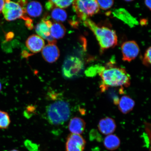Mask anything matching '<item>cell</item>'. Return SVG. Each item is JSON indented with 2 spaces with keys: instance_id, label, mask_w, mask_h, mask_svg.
<instances>
[{
  "instance_id": "cell-1",
  "label": "cell",
  "mask_w": 151,
  "mask_h": 151,
  "mask_svg": "<svg viewBox=\"0 0 151 151\" xmlns=\"http://www.w3.org/2000/svg\"><path fill=\"white\" fill-rule=\"evenodd\" d=\"M97 73L101 80L100 88L102 91L110 87H127L131 83L130 76L125 70L113 65L111 62L106 67L98 66Z\"/></svg>"
},
{
  "instance_id": "cell-2",
  "label": "cell",
  "mask_w": 151,
  "mask_h": 151,
  "mask_svg": "<svg viewBox=\"0 0 151 151\" xmlns=\"http://www.w3.org/2000/svg\"><path fill=\"white\" fill-rule=\"evenodd\" d=\"M84 24L95 35L101 51L113 48L117 44V36L114 30L104 26L99 27L89 19L84 21Z\"/></svg>"
},
{
  "instance_id": "cell-3",
  "label": "cell",
  "mask_w": 151,
  "mask_h": 151,
  "mask_svg": "<svg viewBox=\"0 0 151 151\" xmlns=\"http://www.w3.org/2000/svg\"><path fill=\"white\" fill-rule=\"evenodd\" d=\"M46 113L47 119L50 124L60 125L69 119L70 110L67 102L59 101L49 105L46 109Z\"/></svg>"
},
{
  "instance_id": "cell-4",
  "label": "cell",
  "mask_w": 151,
  "mask_h": 151,
  "mask_svg": "<svg viewBox=\"0 0 151 151\" xmlns=\"http://www.w3.org/2000/svg\"><path fill=\"white\" fill-rule=\"evenodd\" d=\"M73 10L78 17L83 21L97 14L99 10L97 1L78 0L73 1Z\"/></svg>"
},
{
  "instance_id": "cell-5",
  "label": "cell",
  "mask_w": 151,
  "mask_h": 151,
  "mask_svg": "<svg viewBox=\"0 0 151 151\" xmlns=\"http://www.w3.org/2000/svg\"><path fill=\"white\" fill-rule=\"evenodd\" d=\"M84 67L83 62L80 58L74 56H68L62 65V75L67 79L76 78L81 75Z\"/></svg>"
},
{
  "instance_id": "cell-6",
  "label": "cell",
  "mask_w": 151,
  "mask_h": 151,
  "mask_svg": "<svg viewBox=\"0 0 151 151\" xmlns=\"http://www.w3.org/2000/svg\"><path fill=\"white\" fill-rule=\"evenodd\" d=\"M2 12L5 19L8 21L18 19H22L26 21L30 19L24 15L26 14L25 10L19 3L10 1H5Z\"/></svg>"
},
{
  "instance_id": "cell-7",
  "label": "cell",
  "mask_w": 151,
  "mask_h": 151,
  "mask_svg": "<svg viewBox=\"0 0 151 151\" xmlns=\"http://www.w3.org/2000/svg\"><path fill=\"white\" fill-rule=\"evenodd\" d=\"M122 60L124 61L131 62L138 55L139 49L135 41H129L123 43L122 46Z\"/></svg>"
},
{
  "instance_id": "cell-8",
  "label": "cell",
  "mask_w": 151,
  "mask_h": 151,
  "mask_svg": "<svg viewBox=\"0 0 151 151\" xmlns=\"http://www.w3.org/2000/svg\"><path fill=\"white\" fill-rule=\"evenodd\" d=\"M86 143V141L82 136L71 133L67 138L66 151H84Z\"/></svg>"
},
{
  "instance_id": "cell-9",
  "label": "cell",
  "mask_w": 151,
  "mask_h": 151,
  "mask_svg": "<svg viewBox=\"0 0 151 151\" xmlns=\"http://www.w3.org/2000/svg\"><path fill=\"white\" fill-rule=\"evenodd\" d=\"M52 24V22L50 20L43 19L36 26L35 31L40 37L48 41L49 44L55 45L56 41L50 33Z\"/></svg>"
},
{
  "instance_id": "cell-10",
  "label": "cell",
  "mask_w": 151,
  "mask_h": 151,
  "mask_svg": "<svg viewBox=\"0 0 151 151\" xmlns=\"http://www.w3.org/2000/svg\"><path fill=\"white\" fill-rule=\"evenodd\" d=\"M42 54L45 61L50 63H53L60 56V51L55 44H49L42 50Z\"/></svg>"
},
{
  "instance_id": "cell-11",
  "label": "cell",
  "mask_w": 151,
  "mask_h": 151,
  "mask_svg": "<svg viewBox=\"0 0 151 151\" xmlns=\"http://www.w3.org/2000/svg\"><path fill=\"white\" fill-rule=\"evenodd\" d=\"M26 46L30 51L34 53L40 52L45 47V41L42 38L37 35L28 37L26 42Z\"/></svg>"
},
{
  "instance_id": "cell-12",
  "label": "cell",
  "mask_w": 151,
  "mask_h": 151,
  "mask_svg": "<svg viewBox=\"0 0 151 151\" xmlns=\"http://www.w3.org/2000/svg\"><path fill=\"white\" fill-rule=\"evenodd\" d=\"M116 125V122L113 119L105 117L100 120L98 124V128L103 134L108 135L111 134L115 131Z\"/></svg>"
},
{
  "instance_id": "cell-13",
  "label": "cell",
  "mask_w": 151,
  "mask_h": 151,
  "mask_svg": "<svg viewBox=\"0 0 151 151\" xmlns=\"http://www.w3.org/2000/svg\"><path fill=\"white\" fill-rule=\"evenodd\" d=\"M113 14L131 27H133L138 24L137 20L124 9H116L113 12Z\"/></svg>"
},
{
  "instance_id": "cell-14",
  "label": "cell",
  "mask_w": 151,
  "mask_h": 151,
  "mask_svg": "<svg viewBox=\"0 0 151 151\" xmlns=\"http://www.w3.org/2000/svg\"><path fill=\"white\" fill-rule=\"evenodd\" d=\"M119 110L124 114H127L133 110L134 107V101L129 96H122L118 102Z\"/></svg>"
},
{
  "instance_id": "cell-15",
  "label": "cell",
  "mask_w": 151,
  "mask_h": 151,
  "mask_svg": "<svg viewBox=\"0 0 151 151\" xmlns=\"http://www.w3.org/2000/svg\"><path fill=\"white\" fill-rule=\"evenodd\" d=\"M86 126V122L83 119L75 117L71 119L68 127L71 133L80 135L83 133Z\"/></svg>"
},
{
  "instance_id": "cell-16",
  "label": "cell",
  "mask_w": 151,
  "mask_h": 151,
  "mask_svg": "<svg viewBox=\"0 0 151 151\" xmlns=\"http://www.w3.org/2000/svg\"><path fill=\"white\" fill-rule=\"evenodd\" d=\"M23 7L26 13L32 17L40 16L42 12V5L37 1H32L27 3Z\"/></svg>"
},
{
  "instance_id": "cell-17",
  "label": "cell",
  "mask_w": 151,
  "mask_h": 151,
  "mask_svg": "<svg viewBox=\"0 0 151 151\" xmlns=\"http://www.w3.org/2000/svg\"><path fill=\"white\" fill-rule=\"evenodd\" d=\"M120 145V139L116 135L111 134L107 135L104 139V146L109 150H116L119 147Z\"/></svg>"
},
{
  "instance_id": "cell-18",
  "label": "cell",
  "mask_w": 151,
  "mask_h": 151,
  "mask_svg": "<svg viewBox=\"0 0 151 151\" xmlns=\"http://www.w3.org/2000/svg\"><path fill=\"white\" fill-rule=\"evenodd\" d=\"M65 28L63 24L57 22L52 24L50 29V33L54 39L62 38L65 36Z\"/></svg>"
},
{
  "instance_id": "cell-19",
  "label": "cell",
  "mask_w": 151,
  "mask_h": 151,
  "mask_svg": "<svg viewBox=\"0 0 151 151\" xmlns=\"http://www.w3.org/2000/svg\"><path fill=\"white\" fill-rule=\"evenodd\" d=\"M52 18L57 22H63L67 18V14L65 11L60 8H54L51 13Z\"/></svg>"
},
{
  "instance_id": "cell-20",
  "label": "cell",
  "mask_w": 151,
  "mask_h": 151,
  "mask_svg": "<svg viewBox=\"0 0 151 151\" xmlns=\"http://www.w3.org/2000/svg\"><path fill=\"white\" fill-rule=\"evenodd\" d=\"M11 123L10 117L8 113L0 110V129H6Z\"/></svg>"
},
{
  "instance_id": "cell-21",
  "label": "cell",
  "mask_w": 151,
  "mask_h": 151,
  "mask_svg": "<svg viewBox=\"0 0 151 151\" xmlns=\"http://www.w3.org/2000/svg\"><path fill=\"white\" fill-rule=\"evenodd\" d=\"M73 1H51L54 8L58 7L61 8H66L73 2Z\"/></svg>"
},
{
  "instance_id": "cell-22",
  "label": "cell",
  "mask_w": 151,
  "mask_h": 151,
  "mask_svg": "<svg viewBox=\"0 0 151 151\" xmlns=\"http://www.w3.org/2000/svg\"><path fill=\"white\" fill-rule=\"evenodd\" d=\"M99 8L104 10H106L111 8L114 4V1L112 0L107 1H97Z\"/></svg>"
},
{
  "instance_id": "cell-23",
  "label": "cell",
  "mask_w": 151,
  "mask_h": 151,
  "mask_svg": "<svg viewBox=\"0 0 151 151\" xmlns=\"http://www.w3.org/2000/svg\"><path fill=\"white\" fill-rule=\"evenodd\" d=\"M143 63L146 65H151V46L146 51L143 58Z\"/></svg>"
},
{
  "instance_id": "cell-24",
  "label": "cell",
  "mask_w": 151,
  "mask_h": 151,
  "mask_svg": "<svg viewBox=\"0 0 151 151\" xmlns=\"http://www.w3.org/2000/svg\"><path fill=\"white\" fill-rule=\"evenodd\" d=\"M35 107L33 106H29L27 107V110L25 111V116H27V117L28 116V114H30V116H31V115L32 114L35 110Z\"/></svg>"
},
{
  "instance_id": "cell-25",
  "label": "cell",
  "mask_w": 151,
  "mask_h": 151,
  "mask_svg": "<svg viewBox=\"0 0 151 151\" xmlns=\"http://www.w3.org/2000/svg\"><path fill=\"white\" fill-rule=\"evenodd\" d=\"M5 1L0 0V14L2 12L5 3Z\"/></svg>"
},
{
  "instance_id": "cell-26",
  "label": "cell",
  "mask_w": 151,
  "mask_h": 151,
  "mask_svg": "<svg viewBox=\"0 0 151 151\" xmlns=\"http://www.w3.org/2000/svg\"><path fill=\"white\" fill-rule=\"evenodd\" d=\"M145 3L146 6L151 10V1L148 0L145 1Z\"/></svg>"
},
{
  "instance_id": "cell-27",
  "label": "cell",
  "mask_w": 151,
  "mask_h": 151,
  "mask_svg": "<svg viewBox=\"0 0 151 151\" xmlns=\"http://www.w3.org/2000/svg\"><path fill=\"white\" fill-rule=\"evenodd\" d=\"M3 86L2 84L1 81H0V92H1Z\"/></svg>"
},
{
  "instance_id": "cell-28",
  "label": "cell",
  "mask_w": 151,
  "mask_h": 151,
  "mask_svg": "<svg viewBox=\"0 0 151 151\" xmlns=\"http://www.w3.org/2000/svg\"><path fill=\"white\" fill-rule=\"evenodd\" d=\"M10 151H19V150H11Z\"/></svg>"
}]
</instances>
